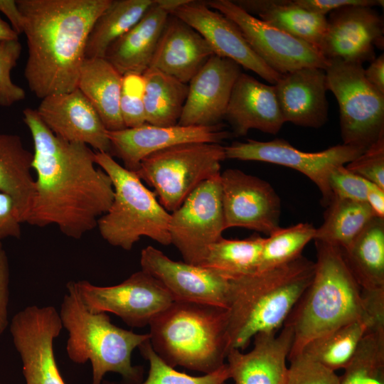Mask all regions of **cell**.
I'll list each match as a JSON object with an SVG mask.
<instances>
[{"mask_svg":"<svg viewBox=\"0 0 384 384\" xmlns=\"http://www.w3.org/2000/svg\"><path fill=\"white\" fill-rule=\"evenodd\" d=\"M23 119L33 141L35 192L25 223L54 225L65 236L80 239L97 226L113 198L111 178L95 166V151L55 136L36 110L26 108Z\"/></svg>","mask_w":384,"mask_h":384,"instance_id":"obj_1","label":"cell"},{"mask_svg":"<svg viewBox=\"0 0 384 384\" xmlns=\"http://www.w3.org/2000/svg\"><path fill=\"white\" fill-rule=\"evenodd\" d=\"M112 0H17L28 56L24 76L41 99L78 87L90 31Z\"/></svg>","mask_w":384,"mask_h":384,"instance_id":"obj_2","label":"cell"},{"mask_svg":"<svg viewBox=\"0 0 384 384\" xmlns=\"http://www.w3.org/2000/svg\"><path fill=\"white\" fill-rule=\"evenodd\" d=\"M315 244L312 280L283 324L294 334L288 360L310 342L351 322L384 324V293L362 289L341 248L319 241Z\"/></svg>","mask_w":384,"mask_h":384,"instance_id":"obj_3","label":"cell"},{"mask_svg":"<svg viewBox=\"0 0 384 384\" xmlns=\"http://www.w3.org/2000/svg\"><path fill=\"white\" fill-rule=\"evenodd\" d=\"M315 262L300 255L282 265L230 279V350H244L261 332L277 331L311 283Z\"/></svg>","mask_w":384,"mask_h":384,"instance_id":"obj_4","label":"cell"},{"mask_svg":"<svg viewBox=\"0 0 384 384\" xmlns=\"http://www.w3.org/2000/svg\"><path fill=\"white\" fill-rule=\"evenodd\" d=\"M149 325L151 347L169 366L207 374L225 364L230 351L227 309L174 301Z\"/></svg>","mask_w":384,"mask_h":384,"instance_id":"obj_5","label":"cell"},{"mask_svg":"<svg viewBox=\"0 0 384 384\" xmlns=\"http://www.w3.org/2000/svg\"><path fill=\"white\" fill-rule=\"evenodd\" d=\"M67 293L59 315L63 328L68 332L66 351L70 360L92 366V384H102L108 372L119 373L124 384L142 382L144 369L134 366L133 351L150 338L149 334H139L113 324L106 313L89 311L81 302L73 281L66 284Z\"/></svg>","mask_w":384,"mask_h":384,"instance_id":"obj_6","label":"cell"},{"mask_svg":"<svg viewBox=\"0 0 384 384\" xmlns=\"http://www.w3.org/2000/svg\"><path fill=\"white\" fill-rule=\"evenodd\" d=\"M95 161L112 181L114 198L97 228L110 245L130 250L144 236L163 245L171 244V213L159 202L134 171L117 163L110 154L95 151Z\"/></svg>","mask_w":384,"mask_h":384,"instance_id":"obj_7","label":"cell"},{"mask_svg":"<svg viewBox=\"0 0 384 384\" xmlns=\"http://www.w3.org/2000/svg\"><path fill=\"white\" fill-rule=\"evenodd\" d=\"M224 146L214 143H185L154 152L134 171L154 189L170 213L178 209L203 181L220 174Z\"/></svg>","mask_w":384,"mask_h":384,"instance_id":"obj_8","label":"cell"},{"mask_svg":"<svg viewBox=\"0 0 384 384\" xmlns=\"http://www.w3.org/2000/svg\"><path fill=\"white\" fill-rule=\"evenodd\" d=\"M325 71L339 106L343 144L367 149L384 134V95L366 79L361 63L330 60Z\"/></svg>","mask_w":384,"mask_h":384,"instance_id":"obj_9","label":"cell"},{"mask_svg":"<svg viewBox=\"0 0 384 384\" xmlns=\"http://www.w3.org/2000/svg\"><path fill=\"white\" fill-rule=\"evenodd\" d=\"M225 230L220 174L201 183L171 213V244L191 265H201L208 247Z\"/></svg>","mask_w":384,"mask_h":384,"instance_id":"obj_10","label":"cell"},{"mask_svg":"<svg viewBox=\"0 0 384 384\" xmlns=\"http://www.w3.org/2000/svg\"><path fill=\"white\" fill-rule=\"evenodd\" d=\"M85 308L92 313H112L131 327H144L173 302L154 277L140 270L117 285L101 287L73 281Z\"/></svg>","mask_w":384,"mask_h":384,"instance_id":"obj_11","label":"cell"},{"mask_svg":"<svg viewBox=\"0 0 384 384\" xmlns=\"http://www.w3.org/2000/svg\"><path fill=\"white\" fill-rule=\"evenodd\" d=\"M235 22L253 51L280 75L303 68L326 70L329 60L311 45L248 14L230 0L204 1Z\"/></svg>","mask_w":384,"mask_h":384,"instance_id":"obj_12","label":"cell"},{"mask_svg":"<svg viewBox=\"0 0 384 384\" xmlns=\"http://www.w3.org/2000/svg\"><path fill=\"white\" fill-rule=\"evenodd\" d=\"M224 149L225 159L267 162L299 171L318 187L324 207L333 198L329 185L331 171L336 166L353 161L366 150L342 144L321 151L306 152L282 139L269 142L253 139L245 142H235Z\"/></svg>","mask_w":384,"mask_h":384,"instance_id":"obj_13","label":"cell"},{"mask_svg":"<svg viewBox=\"0 0 384 384\" xmlns=\"http://www.w3.org/2000/svg\"><path fill=\"white\" fill-rule=\"evenodd\" d=\"M62 329L59 312L53 306H28L12 317L10 332L26 384H65L53 349Z\"/></svg>","mask_w":384,"mask_h":384,"instance_id":"obj_14","label":"cell"},{"mask_svg":"<svg viewBox=\"0 0 384 384\" xmlns=\"http://www.w3.org/2000/svg\"><path fill=\"white\" fill-rule=\"evenodd\" d=\"M225 229L239 227L267 236L279 226L281 202L266 181L238 169L220 173Z\"/></svg>","mask_w":384,"mask_h":384,"instance_id":"obj_15","label":"cell"},{"mask_svg":"<svg viewBox=\"0 0 384 384\" xmlns=\"http://www.w3.org/2000/svg\"><path fill=\"white\" fill-rule=\"evenodd\" d=\"M142 270L157 279L174 301L210 304L227 309L230 279L216 270L174 261L147 246L141 252Z\"/></svg>","mask_w":384,"mask_h":384,"instance_id":"obj_16","label":"cell"},{"mask_svg":"<svg viewBox=\"0 0 384 384\" xmlns=\"http://www.w3.org/2000/svg\"><path fill=\"white\" fill-rule=\"evenodd\" d=\"M384 22L373 7L346 6L330 12L319 50L328 60L338 59L363 64L383 48Z\"/></svg>","mask_w":384,"mask_h":384,"instance_id":"obj_17","label":"cell"},{"mask_svg":"<svg viewBox=\"0 0 384 384\" xmlns=\"http://www.w3.org/2000/svg\"><path fill=\"white\" fill-rule=\"evenodd\" d=\"M169 14L198 31L215 55L235 61L271 84L274 85L281 77L253 51L235 22L210 8L204 1L188 0Z\"/></svg>","mask_w":384,"mask_h":384,"instance_id":"obj_18","label":"cell"},{"mask_svg":"<svg viewBox=\"0 0 384 384\" xmlns=\"http://www.w3.org/2000/svg\"><path fill=\"white\" fill-rule=\"evenodd\" d=\"M233 134L221 124L210 127H159L144 124L135 128L107 131L111 144V156H116L124 167L136 171L149 155L177 144L185 143L220 144Z\"/></svg>","mask_w":384,"mask_h":384,"instance_id":"obj_19","label":"cell"},{"mask_svg":"<svg viewBox=\"0 0 384 384\" xmlns=\"http://www.w3.org/2000/svg\"><path fill=\"white\" fill-rule=\"evenodd\" d=\"M241 73V66L235 61L213 55L188 82L186 100L177 124H221L233 88Z\"/></svg>","mask_w":384,"mask_h":384,"instance_id":"obj_20","label":"cell"},{"mask_svg":"<svg viewBox=\"0 0 384 384\" xmlns=\"http://www.w3.org/2000/svg\"><path fill=\"white\" fill-rule=\"evenodd\" d=\"M36 112L58 137L86 144L95 151L111 154L107 130L94 107L78 87L41 99Z\"/></svg>","mask_w":384,"mask_h":384,"instance_id":"obj_21","label":"cell"},{"mask_svg":"<svg viewBox=\"0 0 384 384\" xmlns=\"http://www.w3.org/2000/svg\"><path fill=\"white\" fill-rule=\"evenodd\" d=\"M293 338L292 328L283 326L278 335L277 331L256 334L254 346L248 353L230 350L226 358L230 378L235 384H287L286 360Z\"/></svg>","mask_w":384,"mask_h":384,"instance_id":"obj_22","label":"cell"},{"mask_svg":"<svg viewBox=\"0 0 384 384\" xmlns=\"http://www.w3.org/2000/svg\"><path fill=\"white\" fill-rule=\"evenodd\" d=\"M285 122L318 129L328 119L324 69L303 68L282 75L274 85Z\"/></svg>","mask_w":384,"mask_h":384,"instance_id":"obj_23","label":"cell"},{"mask_svg":"<svg viewBox=\"0 0 384 384\" xmlns=\"http://www.w3.org/2000/svg\"><path fill=\"white\" fill-rule=\"evenodd\" d=\"M224 119L236 136H245L252 129L276 134L285 123L274 85L243 73L234 85Z\"/></svg>","mask_w":384,"mask_h":384,"instance_id":"obj_24","label":"cell"},{"mask_svg":"<svg viewBox=\"0 0 384 384\" xmlns=\"http://www.w3.org/2000/svg\"><path fill=\"white\" fill-rule=\"evenodd\" d=\"M213 55L211 47L198 31L169 15L149 68L188 84Z\"/></svg>","mask_w":384,"mask_h":384,"instance_id":"obj_25","label":"cell"},{"mask_svg":"<svg viewBox=\"0 0 384 384\" xmlns=\"http://www.w3.org/2000/svg\"><path fill=\"white\" fill-rule=\"evenodd\" d=\"M169 15L159 0H155L142 18L111 44L104 58L122 75H142L149 68Z\"/></svg>","mask_w":384,"mask_h":384,"instance_id":"obj_26","label":"cell"},{"mask_svg":"<svg viewBox=\"0 0 384 384\" xmlns=\"http://www.w3.org/2000/svg\"><path fill=\"white\" fill-rule=\"evenodd\" d=\"M122 75L104 58H85L78 88L90 102L107 131L126 128L120 112Z\"/></svg>","mask_w":384,"mask_h":384,"instance_id":"obj_27","label":"cell"},{"mask_svg":"<svg viewBox=\"0 0 384 384\" xmlns=\"http://www.w3.org/2000/svg\"><path fill=\"white\" fill-rule=\"evenodd\" d=\"M248 14L319 50L327 26L325 16L309 12L293 0L233 1Z\"/></svg>","mask_w":384,"mask_h":384,"instance_id":"obj_28","label":"cell"},{"mask_svg":"<svg viewBox=\"0 0 384 384\" xmlns=\"http://www.w3.org/2000/svg\"><path fill=\"white\" fill-rule=\"evenodd\" d=\"M33 153L26 149L16 134L0 133V193L14 201L25 223L35 192L31 174Z\"/></svg>","mask_w":384,"mask_h":384,"instance_id":"obj_29","label":"cell"},{"mask_svg":"<svg viewBox=\"0 0 384 384\" xmlns=\"http://www.w3.org/2000/svg\"><path fill=\"white\" fill-rule=\"evenodd\" d=\"M348 267L366 292L384 290V218L374 216L342 250Z\"/></svg>","mask_w":384,"mask_h":384,"instance_id":"obj_30","label":"cell"},{"mask_svg":"<svg viewBox=\"0 0 384 384\" xmlns=\"http://www.w3.org/2000/svg\"><path fill=\"white\" fill-rule=\"evenodd\" d=\"M146 123L171 127L178 124L188 94V85L156 69L143 74Z\"/></svg>","mask_w":384,"mask_h":384,"instance_id":"obj_31","label":"cell"},{"mask_svg":"<svg viewBox=\"0 0 384 384\" xmlns=\"http://www.w3.org/2000/svg\"><path fill=\"white\" fill-rule=\"evenodd\" d=\"M154 2L155 0H112L90 31L85 58H104L111 44L132 28Z\"/></svg>","mask_w":384,"mask_h":384,"instance_id":"obj_32","label":"cell"},{"mask_svg":"<svg viewBox=\"0 0 384 384\" xmlns=\"http://www.w3.org/2000/svg\"><path fill=\"white\" fill-rule=\"evenodd\" d=\"M326 208L324 223L316 229L314 240L341 250L347 248L375 216L366 202L333 197Z\"/></svg>","mask_w":384,"mask_h":384,"instance_id":"obj_33","label":"cell"},{"mask_svg":"<svg viewBox=\"0 0 384 384\" xmlns=\"http://www.w3.org/2000/svg\"><path fill=\"white\" fill-rule=\"evenodd\" d=\"M265 240L256 234L241 240L222 237L210 245L201 266L229 279L257 272Z\"/></svg>","mask_w":384,"mask_h":384,"instance_id":"obj_34","label":"cell"},{"mask_svg":"<svg viewBox=\"0 0 384 384\" xmlns=\"http://www.w3.org/2000/svg\"><path fill=\"white\" fill-rule=\"evenodd\" d=\"M377 325L366 320L351 322L310 342L302 353L334 371L344 369L366 333Z\"/></svg>","mask_w":384,"mask_h":384,"instance_id":"obj_35","label":"cell"},{"mask_svg":"<svg viewBox=\"0 0 384 384\" xmlns=\"http://www.w3.org/2000/svg\"><path fill=\"white\" fill-rule=\"evenodd\" d=\"M384 324L368 329L339 377V384H383Z\"/></svg>","mask_w":384,"mask_h":384,"instance_id":"obj_36","label":"cell"},{"mask_svg":"<svg viewBox=\"0 0 384 384\" xmlns=\"http://www.w3.org/2000/svg\"><path fill=\"white\" fill-rule=\"evenodd\" d=\"M316 228L308 223H299L287 228H279L265 238L257 272H262L288 263L302 255L304 247L314 239Z\"/></svg>","mask_w":384,"mask_h":384,"instance_id":"obj_37","label":"cell"},{"mask_svg":"<svg viewBox=\"0 0 384 384\" xmlns=\"http://www.w3.org/2000/svg\"><path fill=\"white\" fill-rule=\"evenodd\" d=\"M138 348L149 363L148 376L146 380L139 384H223L230 378L227 363L212 373L194 377L176 370L161 360L153 350L149 339L142 343ZM102 384L118 383L102 380Z\"/></svg>","mask_w":384,"mask_h":384,"instance_id":"obj_38","label":"cell"},{"mask_svg":"<svg viewBox=\"0 0 384 384\" xmlns=\"http://www.w3.org/2000/svg\"><path fill=\"white\" fill-rule=\"evenodd\" d=\"M143 75L127 73L122 75L120 112L126 128H135L146 123Z\"/></svg>","mask_w":384,"mask_h":384,"instance_id":"obj_39","label":"cell"},{"mask_svg":"<svg viewBox=\"0 0 384 384\" xmlns=\"http://www.w3.org/2000/svg\"><path fill=\"white\" fill-rule=\"evenodd\" d=\"M22 46L18 40L0 41V106L10 107L23 100L26 93L13 82L11 71L16 65Z\"/></svg>","mask_w":384,"mask_h":384,"instance_id":"obj_40","label":"cell"},{"mask_svg":"<svg viewBox=\"0 0 384 384\" xmlns=\"http://www.w3.org/2000/svg\"><path fill=\"white\" fill-rule=\"evenodd\" d=\"M287 384H339L335 371L302 353L289 359Z\"/></svg>","mask_w":384,"mask_h":384,"instance_id":"obj_41","label":"cell"},{"mask_svg":"<svg viewBox=\"0 0 384 384\" xmlns=\"http://www.w3.org/2000/svg\"><path fill=\"white\" fill-rule=\"evenodd\" d=\"M346 167L384 189V134Z\"/></svg>","mask_w":384,"mask_h":384,"instance_id":"obj_42","label":"cell"},{"mask_svg":"<svg viewBox=\"0 0 384 384\" xmlns=\"http://www.w3.org/2000/svg\"><path fill=\"white\" fill-rule=\"evenodd\" d=\"M370 184V182L351 171L345 165L333 169L329 178L333 197L355 201L366 202Z\"/></svg>","mask_w":384,"mask_h":384,"instance_id":"obj_43","label":"cell"},{"mask_svg":"<svg viewBox=\"0 0 384 384\" xmlns=\"http://www.w3.org/2000/svg\"><path fill=\"white\" fill-rule=\"evenodd\" d=\"M21 223L14 201L8 195L0 193V243L8 238H20Z\"/></svg>","mask_w":384,"mask_h":384,"instance_id":"obj_44","label":"cell"},{"mask_svg":"<svg viewBox=\"0 0 384 384\" xmlns=\"http://www.w3.org/2000/svg\"><path fill=\"white\" fill-rule=\"evenodd\" d=\"M298 6L318 15L325 16L329 12L346 6H383V0H293Z\"/></svg>","mask_w":384,"mask_h":384,"instance_id":"obj_45","label":"cell"},{"mask_svg":"<svg viewBox=\"0 0 384 384\" xmlns=\"http://www.w3.org/2000/svg\"><path fill=\"white\" fill-rule=\"evenodd\" d=\"M10 268L7 255L0 243V336L9 325Z\"/></svg>","mask_w":384,"mask_h":384,"instance_id":"obj_46","label":"cell"},{"mask_svg":"<svg viewBox=\"0 0 384 384\" xmlns=\"http://www.w3.org/2000/svg\"><path fill=\"white\" fill-rule=\"evenodd\" d=\"M364 75L368 82L378 91L384 95V55L382 53L370 63L364 69Z\"/></svg>","mask_w":384,"mask_h":384,"instance_id":"obj_47","label":"cell"},{"mask_svg":"<svg viewBox=\"0 0 384 384\" xmlns=\"http://www.w3.org/2000/svg\"><path fill=\"white\" fill-rule=\"evenodd\" d=\"M0 11L9 18L18 35L23 33V19L16 1L0 0Z\"/></svg>","mask_w":384,"mask_h":384,"instance_id":"obj_48","label":"cell"},{"mask_svg":"<svg viewBox=\"0 0 384 384\" xmlns=\"http://www.w3.org/2000/svg\"><path fill=\"white\" fill-rule=\"evenodd\" d=\"M366 203L376 217L384 218V189L370 183Z\"/></svg>","mask_w":384,"mask_h":384,"instance_id":"obj_49","label":"cell"},{"mask_svg":"<svg viewBox=\"0 0 384 384\" xmlns=\"http://www.w3.org/2000/svg\"><path fill=\"white\" fill-rule=\"evenodd\" d=\"M18 40V35L12 27L0 16V41Z\"/></svg>","mask_w":384,"mask_h":384,"instance_id":"obj_50","label":"cell"},{"mask_svg":"<svg viewBox=\"0 0 384 384\" xmlns=\"http://www.w3.org/2000/svg\"><path fill=\"white\" fill-rule=\"evenodd\" d=\"M223 384H225V383H223Z\"/></svg>","mask_w":384,"mask_h":384,"instance_id":"obj_51","label":"cell"},{"mask_svg":"<svg viewBox=\"0 0 384 384\" xmlns=\"http://www.w3.org/2000/svg\"><path fill=\"white\" fill-rule=\"evenodd\" d=\"M0 384H1V383H0Z\"/></svg>","mask_w":384,"mask_h":384,"instance_id":"obj_52","label":"cell"}]
</instances>
